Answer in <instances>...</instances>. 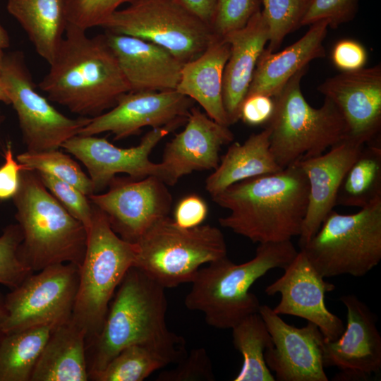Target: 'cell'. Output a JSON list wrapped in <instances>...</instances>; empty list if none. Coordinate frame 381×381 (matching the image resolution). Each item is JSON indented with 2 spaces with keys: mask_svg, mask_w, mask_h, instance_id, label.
<instances>
[{
  "mask_svg": "<svg viewBox=\"0 0 381 381\" xmlns=\"http://www.w3.org/2000/svg\"><path fill=\"white\" fill-rule=\"evenodd\" d=\"M300 249L324 278L365 276L381 260V199L353 214L332 210Z\"/></svg>",
  "mask_w": 381,
  "mask_h": 381,
  "instance_id": "9c48e42d",
  "label": "cell"
},
{
  "mask_svg": "<svg viewBox=\"0 0 381 381\" xmlns=\"http://www.w3.org/2000/svg\"><path fill=\"white\" fill-rule=\"evenodd\" d=\"M258 313L272 337L273 345L265 350V361L275 380H328L322 361L325 338L315 324L290 325L267 305H260Z\"/></svg>",
  "mask_w": 381,
  "mask_h": 381,
  "instance_id": "2e32d148",
  "label": "cell"
},
{
  "mask_svg": "<svg viewBox=\"0 0 381 381\" xmlns=\"http://www.w3.org/2000/svg\"><path fill=\"white\" fill-rule=\"evenodd\" d=\"M261 4V0H217L210 25L213 35L223 39L244 28Z\"/></svg>",
  "mask_w": 381,
  "mask_h": 381,
  "instance_id": "d590c367",
  "label": "cell"
},
{
  "mask_svg": "<svg viewBox=\"0 0 381 381\" xmlns=\"http://www.w3.org/2000/svg\"><path fill=\"white\" fill-rule=\"evenodd\" d=\"M274 109V98L262 94L246 97L240 109V119L250 126L268 123Z\"/></svg>",
  "mask_w": 381,
  "mask_h": 381,
  "instance_id": "7bdbcfd3",
  "label": "cell"
},
{
  "mask_svg": "<svg viewBox=\"0 0 381 381\" xmlns=\"http://www.w3.org/2000/svg\"><path fill=\"white\" fill-rule=\"evenodd\" d=\"M346 326L337 339H324V367L341 370L337 380H367L381 369V335L368 306L354 294L342 296Z\"/></svg>",
  "mask_w": 381,
  "mask_h": 381,
  "instance_id": "ac0fdd59",
  "label": "cell"
},
{
  "mask_svg": "<svg viewBox=\"0 0 381 381\" xmlns=\"http://www.w3.org/2000/svg\"><path fill=\"white\" fill-rule=\"evenodd\" d=\"M223 39L230 45V54L224 70L222 98L231 125L240 119L241 106L268 42L269 30L262 11L257 12L244 28Z\"/></svg>",
  "mask_w": 381,
  "mask_h": 381,
  "instance_id": "603a6c76",
  "label": "cell"
},
{
  "mask_svg": "<svg viewBox=\"0 0 381 381\" xmlns=\"http://www.w3.org/2000/svg\"><path fill=\"white\" fill-rule=\"evenodd\" d=\"M306 33L281 52L264 49L260 56L246 97L262 94L274 97L298 71L314 59L324 58L323 41L329 22L318 20L309 25Z\"/></svg>",
  "mask_w": 381,
  "mask_h": 381,
  "instance_id": "cb8c5ba5",
  "label": "cell"
},
{
  "mask_svg": "<svg viewBox=\"0 0 381 381\" xmlns=\"http://www.w3.org/2000/svg\"><path fill=\"white\" fill-rule=\"evenodd\" d=\"M101 27L157 44L183 63L198 57L214 37L210 26L176 0H136Z\"/></svg>",
  "mask_w": 381,
  "mask_h": 381,
  "instance_id": "30bf717a",
  "label": "cell"
},
{
  "mask_svg": "<svg viewBox=\"0 0 381 381\" xmlns=\"http://www.w3.org/2000/svg\"><path fill=\"white\" fill-rule=\"evenodd\" d=\"M194 101L175 90L128 92L115 106L95 117L78 135L109 132L115 140L138 134L145 126L174 130L186 123Z\"/></svg>",
  "mask_w": 381,
  "mask_h": 381,
  "instance_id": "9a60e30c",
  "label": "cell"
},
{
  "mask_svg": "<svg viewBox=\"0 0 381 381\" xmlns=\"http://www.w3.org/2000/svg\"><path fill=\"white\" fill-rule=\"evenodd\" d=\"M308 68L296 73L273 97L274 112L267 126L270 151L282 169L320 155L347 138L345 121L331 100L325 97L323 104L314 108L304 97L301 83Z\"/></svg>",
  "mask_w": 381,
  "mask_h": 381,
  "instance_id": "8992f818",
  "label": "cell"
},
{
  "mask_svg": "<svg viewBox=\"0 0 381 381\" xmlns=\"http://www.w3.org/2000/svg\"><path fill=\"white\" fill-rule=\"evenodd\" d=\"M0 85L17 114L26 151L57 150L79 134L91 118H70L61 114L36 90L20 52L5 55Z\"/></svg>",
  "mask_w": 381,
  "mask_h": 381,
  "instance_id": "8fae6325",
  "label": "cell"
},
{
  "mask_svg": "<svg viewBox=\"0 0 381 381\" xmlns=\"http://www.w3.org/2000/svg\"><path fill=\"white\" fill-rule=\"evenodd\" d=\"M172 131L169 127L152 128L138 145L129 148L118 147L104 138L80 135L68 139L61 147L86 167L95 193L108 187L118 174H127L138 179L154 176L168 185L164 164L152 162L150 155L159 141Z\"/></svg>",
  "mask_w": 381,
  "mask_h": 381,
  "instance_id": "5bb4252c",
  "label": "cell"
},
{
  "mask_svg": "<svg viewBox=\"0 0 381 381\" xmlns=\"http://www.w3.org/2000/svg\"><path fill=\"white\" fill-rule=\"evenodd\" d=\"M176 1L188 11L210 26L214 13L217 0Z\"/></svg>",
  "mask_w": 381,
  "mask_h": 381,
  "instance_id": "f6af8a7d",
  "label": "cell"
},
{
  "mask_svg": "<svg viewBox=\"0 0 381 381\" xmlns=\"http://www.w3.org/2000/svg\"><path fill=\"white\" fill-rule=\"evenodd\" d=\"M7 317L5 296L0 291V339L4 335V325Z\"/></svg>",
  "mask_w": 381,
  "mask_h": 381,
  "instance_id": "bcb514c9",
  "label": "cell"
},
{
  "mask_svg": "<svg viewBox=\"0 0 381 381\" xmlns=\"http://www.w3.org/2000/svg\"><path fill=\"white\" fill-rule=\"evenodd\" d=\"M298 251L291 241L260 243L250 260L235 264L226 256L200 267L185 297L186 307L204 314L210 326L232 329L260 303L251 286L272 269H285Z\"/></svg>",
  "mask_w": 381,
  "mask_h": 381,
  "instance_id": "277c9868",
  "label": "cell"
},
{
  "mask_svg": "<svg viewBox=\"0 0 381 381\" xmlns=\"http://www.w3.org/2000/svg\"><path fill=\"white\" fill-rule=\"evenodd\" d=\"M37 174L47 190L87 230L93 213V207L88 196L73 185L53 176L42 172Z\"/></svg>",
  "mask_w": 381,
  "mask_h": 381,
  "instance_id": "74e56055",
  "label": "cell"
},
{
  "mask_svg": "<svg viewBox=\"0 0 381 381\" xmlns=\"http://www.w3.org/2000/svg\"><path fill=\"white\" fill-rule=\"evenodd\" d=\"M359 0H310L301 25H310L326 20L329 28H336L352 20L358 11Z\"/></svg>",
  "mask_w": 381,
  "mask_h": 381,
  "instance_id": "ab89813d",
  "label": "cell"
},
{
  "mask_svg": "<svg viewBox=\"0 0 381 381\" xmlns=\"http://www.w3.org/2000/svg\"><path fill=\"white\" fill-rule=\"evenodd\" d=\"M233 344L243 356L234 381H274L266 365L265 351L273 345L272 337L258 313L250 314L232 329Z\"/></svg>",
  "mask_w": 381,
  "mask_h": 381,
  "instance_id": "1f68e13d",
  "label": "cell"
},
{
  "mask_svg": "<svg viewBox=\"0 0 381 381\" xmlns=\"http://www.w3.org/2000/svg\"><path fill=\"white\" fill-rule=\"evenodd\" d=\"M131 91L176 90L183 63L166 49L149 41L106 31Z\"/></svg>",
  "mask_w": 381,
  "mask_h": 381,
  "instance_id": "7402d4cb",
  "label": "cell"
},
{
  "mask_svg": "<svg viewBox=\"0 0 381 381\" xmlns=\"http://www.w3.org/2000/svg\"><path fill=\"white\" fill-rule=\"evenodd\" d=\"M207 212L208 208L205 201L198 195L190 194L178 202L173 219L182 228H193L202 224Z\"/></svg>",
  "mask_w": 381,
  "mask_h": 381,
  "instance_id": "b9f144b4",
  "label": "cell"
},
{
  "mask_svg": "<svg viewBox=\"0 0 381 381\" xmlns=\"http://www.w3.org/2000/svg\"><path fill=\"white\" fill-rule=\"evenodd\" d=\"M381 199L380 138L365 144L346 173L336 205L363 208Z\"/></svg>",
  "mask_w": 381,
  "mask_h": 381,
  "instance_id": "f546056e",
  "label": "cell"
},
{
  "mask_svg": "<svg viewBox=\"0 0 381 381\" xmlns=\"http://www.w3.org/2000/svg\"><path fill=\"white\" fill-rule=\"evenodd\" d=\"M16 159L25 169L48 174L73 185L87 196L95 193L90 177L75 161L59 149L25 151L18 155Z\"/></svg>",
  "mask_w": 381,
  "mask_h": 381,
  "instance_id": "d6a6232c",
  "label": "cell"
},
{
  "mask_svg": "<svg viewBox=\"0 0 381 381\" xmlns=\"http://www.w3.org/2000/svg\"><path fill=\"white\" fill-rule=\"evenodd\" d=\"M136 0H64L68 24L87 30L101 27L125 3Z\"/></svg>",
  "mask_w": 381,
  "mask_h": 381,
  "instance_id": "8d00e7d4",
  "label": "cell"
},
{
  "mask_svg": "<svg viewBox=\"0 0 381 381\" xmlns=\"http://www.w3.org/2000/svg\"><path fill=\"white\" fill-rule=\"evenodd\" d=\"M53 328L42 325L4 333L0 339V381H30Z\"/></svg>",
  "mask_w": 381,
  "mask_h": 381,
  "instance_id": "4dcf8cb0",
  "label": "cell"
},
{
  "mask_svg": "<svg viewBox=\"0 0 381 381\" xmlns=\"http://www.w3.org/2000/svg\"><path fill=\"white\" fill-rule=\"evenodd\" d=\"M365 144L346 138L326 153L297 162L308 182V202L300 248L318 231L322 222L336 206L339 188L348 169Z\"/></svg>",
  "mask_w": 381,
  "mask_h": 381,
  "instance_id": "44dd1931",
  "label": "cell"
},
{
  "mask_svg": "<svg viewBox=\"0 0 381 381\" xmlns=\"http://www.w3.org/2000/svg\"><path fill=\"white\" fill-rule=\"evenodd\" d=\"M270 135L267 126L250 135L243 143H234L229 147L206 179L205 188L212 197L236 183L282 169L270 151Z\"/></svg>",
  "mask_w": 381,
  "mask_h": 381,
  "instance_id": "4316f807",
  "label": "cell"
},
{
  "mask_svg": "<svg viewBox=\"0 0 381 381\" xmlns=\"http://www.w3.org/2000/svg\"><path fill=\"white\" fill-rule=\"evenodd\" d=\"M308 192L307 177L296 162L277 172L236 183L212 198L230 212L219 219L222 227L260 244L300 236Z\"/></svg>",
  "mask_w": 381,
  "mask_h": 381,
  "instance_id": "6da1fadb",
  "label": "cell"
},
{
  "mask_svg": "<svg viewBox=\"0 0 381 381\" xmlns=\"http://www.w3.org/2000/svg\"><path fill=\"white\" fill-rule=\"evenodd\" d=\"M85 332L71 318L54 327L38 358L30 381L89 380Z\"/></svg>",
  "mask_w": 381,
  "mask_h": 381,
  "instance_id": "484cf974",
  "label": "cell"
},
{
  "mask_svg": "<svg viewBox=\"0 0 381 381\" xmlns=\"http://www.w3.org/2000/svg\"><path fill=\"white\" fill-rule=\"evenodd\" d=\"M159 178L115 176L103 193L88 196L107 216L111 229L122 239L135 243L157 222L169 216L172 197Z\"/></svg>",
  "mask_w": 381,
  "mask_h": 381,
  "instance_id": "4fadbf2b",
  "label": "cell"
},
{
  "mask_svg": "<svg viewBox=\"0 0 381 381\" xmlns=\"http://www.w3.org/2000/svg\"><path fill=\"white\" fill-rule=\"evenodd\" d=\"M172 369L160 373L157 381H213L215 375L205 349H193Z\"/></svg>",
  "mask_w": 381,
  "mask_h": 381,
  "instance_id": "f35d334b",
  "label": "cell"
},
{
  "mask_svg": "<svg viewBox=\"0 0 381 381\" xmlns=\"http://www.w3.org/2000/svg\"><path fill=\"white\" fill-rule=\"evenodd\" d=\"M49 64L40 89L79 116H99L131 91L104 34L89 36L85 30L68 24Z\"/></svg>",
  "mask_w": 381,
  "mask_h": 381,
  "instance_id": "7a4b0ae2",
  "label": "cell"
},
{
  "mask_svg": "<svg viewBox=\"0 0 381 381\" xmlns=\"http://www.w3.org/2000/svg\"><path fill=\"white\" fill-rule=\"evenodd\" d=\"M79 282V267L59 263L27 277L5 296V334L51 325L71 318Z\"/></svg>",
  "mask_w": 381,
  "mask_h": 381,
  "instance_id": "7c38bea8",
  "label": "cell"
},
{
  "mask_svg": "<svg viewBox=\"0 0 381 381\" xmlns=\"http://www.w3.org/2000/svg\"><path fill=\"white\" fill-rule=\"evenodd\" d=\"M4 162L0 167V201L13 198L17 193L20 175L23 169L17 159H15L10 141L6 143L4 149Z\"/></svg>",
  "mask_w": 381,
  "mask_h": 381,
  "instance_id": "ee69618b",
  "label": "cell"
},
{
  "mask_svg": "<svg viewBox=\"0 0 381 381\" xmlns=\"http://www.w3.org/2000/svg\"><path fill=\"white\" fill-rule=\"evenodd\" d=\"M229 127L193 107L185 128L164 148L161 162L167 171L168 185L174 186L180 178L195 171L214 170L222 147L234 140Z\"/></svg>",
  "mask_w": 381,
  "mask_h": 381,
  "instance_id": "ffe728a7",
  "label": "cell"
},
{
  "mask_svg": "<svg viewBox=\"0 0 381 381\" xmlns=\"http://www.w3.org/2000/svg\"><path fill=\"white\" fill-rule=\"evenodd\" d=\"M269 30L265 50L275 52L285 37L300 28L310 0H261Z\"/></svg>",
  "mask_w": 381,
  "mask_h": 381,
  "instance_id": "836d02e7",
  "label": "cell"
},
{
  "mask_svg": "<svg viewBox=\"0 0 381 381\" xmlns=\"http://www.w3.org/2000/svg\"><path fill=\"white\" fill-rule=\"evenodd\" d=\"M10 45V38L7 31L0 24V48L2 49L8 48Z\"/></svg>",
  "mask_w": 381,
  "mask_h": 381,
  "instance_id": "7dc6e473",
  "label": "cell"
},
{
  "mask_svg": "<svg viewBox=\"0 0 381 381\" xmlns=\"http://www.w3.org/2000/svg\"><path fill=\"white\" fill-rule=\"evenodd\" d=\"M331 59L334 66L341 72H352L365 67L368 52L359 42L343 39L334 45Z\"/></svg>",
  "mask_w": 381,
  "mask_h": 381,
  "instance_id": "60d3db41",
  "label": "cell"
},
{
  "mask_svg": "<svg viewBox=\"0 0 381 381\" xmlns=\"http://www.w3.org/2000/svg\"><path fill=\"white\" fill-rule=\"evenodd\" d=\"M318 90L339 109L348 138L366 144L380 138V65L341 72L327 78Z\"/></svg>",
  "mask_w": 381,
  "mask_h": 381,
  "instance_id": "d6986e66",
  "label": "cell"
},
{
  "mask_svg": "<svg viewBox=\"0 0 381 381\" xmlns=\"http://www.w3.org/2000/svg\"><path fill=\"white\" fill-rule=\"evenodd\" d=\"M4 56L5 54L3 52V49L0 48V73L2 68Z\"/></svg>",
  "mask_w": 381,
  "mask_h": 381,
  "instance_id": "681fc988",
  "label": "cell"
},
{
  "mask_svg": "<svg viewBox=\"0 0 381 381\" xmlns=\"http://www.w3.org/2000/svg\"><path fill=\"white\" fill-rule=\"evenodd\" d=\"M22 240V231L18 224L8 225L0 235V284L10 289L34 273L20 256Z\"/></svg>",
  "mask_w": 381,
  "mask_h": 381,
  "instance_id": "e575fe53",
  "label": "cell"
},
{
  "mask_svg": "<svg viewBox=\"0 0 381 381\" xmlns=\"http://www.w3.org/2000/svg\"><path fill=\"white\" fill-rule=\"evenodd\" d=\"M284 271L265 289L268 296H281L279 303L272 308L274 312L279 315L299 317L315 324L325 340L339 337L345 328L344 322L325 303V294L333 291L335 286L324 279L302 250Z\"/></svg>",
  "mask_w": 381,
  "mask_h": 381,
  "instance_id": "e0dca14e",
  "label": "cell"
},
{
  "mask_svg": "<svg viewBox=\"0 0 381 381\" xmlns=\"http://www.w3.org/2000/svg\"><path fill=\"white\" fill-rule=\"evenodd\" d=\"M0 102L6 104H10L9 99L2 86L0 85Z\"/></svg>",
  "mask_w": 381,
  "mask_h": 381,
  "instance_id": "c3c4849f",
  "label": "cell"
},
{
  "mask_svg": "<svg viewBox=\"0 0 381 381\" xmlns=\"http://www.w3.org/2000/svg\"><path fill=\"white\" fill-rule=\"evenodd\" d=\"M92 207L71 316V320L85 332L86 341L100 332L116 290L128 270L134 266L136 257L135 243L118 236L106 214L96 206Z\"/></svg>",
  "mask_w": 381,
  "mask_h": 381,
  "instance_id": "52a82bcc",
  "label": "cell"
},
{
  "mask_svg": "<svg viewBox=\"0 0 381 381\" xmlns=\"http://www.w3.org/2000/svg\"><path fill=\"white\" fill-rule=\"evenodd\" d=\"M165 289L140 269L128 270L110 302L100 332L86 341L89 375L102 370L128 346L186 343L167 327Z\"/></svg>",
  "mask_w": 381,
  "mask_h": 381,
  "instance_id": "3957f363",
  "label": "cell"
},
{
  "mask_svg": "<svg viewBox=\"0 0 381 381\" xmlns=\"http://www.w3.org/2000/svg\"><path fill=\"white\" fill-rule=\"evenodd\" d=\"M13 200L23 234L19 254L33 272L59 263L80 266L87 230L47 190L37 172L22 171Z\"/></svg>",
  "mask_w": 381,
  "mask_h": 381,
  "instance_id": "5b68a950",
  "label": "cell"
},
{
  "mask_svg": "<svg viewBox=\"0 0 381 381\" xmlns=\"http://www.w3.org/2000/svg\"><path fill=\"white\" fill-rule=\"evenodd\" d=\"M186 343L133 344L121 350L102 370L89 375L93 381H142L152 373L187 355Z\"/></svg>",
  "mask_w": 381,
  "mask_h": 381,
  "instance_id": "f1b7e54d",
  "label": "cell"
},
{
  "mask_svg": "<svg viewBox=\"0 0 381 381\" xmlns=\"http://www.w3.org/2000/svg\"><path fill=\"white\" fill-rule=\"evenodd\" d=\"M135 245L133 267L165 289L191 283L202 265L227 253L224 236L217 227L182 228L169 216L153 224Z\"/></svg>",
  "mask_w": 381,
  "mask_h": 381,
  "instance_id": "ba28073f",
  "label": "cell"
},
{
  "mask_svg": "<svg viewBox=\"0 0 381 381\" xmlns=\"http://www.w3.org/2000/svg\"><path fill=\"white\" fill-rule=\"evenodd\" d=\"M4 119H5V116L3 114L2 111L0 109V127L2 125ZM0 143H1V140H0Z\"/></svg>",
  "mask_w": 381,
  "mask_h": 381,
  "instance_id": "f907efd6",
  "label": "cell"
},
{
  "mask_svg": "<svg viewBox=\"0 0 381 381\" xmlns=\"http://www.w3.org/2000/svg\"><path fill=\"white\" fill-rule=\"evenodd\" d=\"M230 54L224 39L214 36L196 59L183 63L176 91L197 102L217 123L229 126L222 98L223 74Z\"/></svg>",
  "mask_w": 381,
  "mask_h": 381,
  "instance_id": "d4e9b609",
  "label": "cell"
},
{
  "mask_svg": "<svg viewBox=\"0 0 381 381\" xmlns=\"http://www.w3.org/2000/svg\"><path fill=\"white\" fill-rule=\"evenodd\" d=\"M6 9L24 30L37 54L50 64L68 25L64 0H7Z\"/></svg>",
  "mask_w": 381,
  "mask_h": 381,
  "instance_id": "83f0119b",
  "label": "cell"
}]
</instances>
